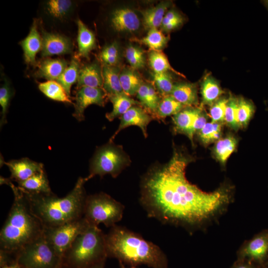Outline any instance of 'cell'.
<instances>
[{
	"mask_svg": "<svg viewBox=\"0 0 268 268\" xmlns=\"http://www.w3.org/2000/svg\"><path fill=\"white\" fill-rule=\"evenodd\" d=\"M90 225H92L82 216L58 227L44 228L43 233L63 260L65 252Z\"/></svg>",
	"mask_w": 268,
	"mask_h": 268,
	"instance_id": "cell-9",
	"label": "cell"
},
{
	"mask_svg": "<svg viewBox=\"0 0 268 268\" xmlns=\"http://www.w3.org/2000/svg\"><path fill=\"white\" fill-rule=\"evenodd\" d=\"M13 95L9 82L6 79L0 88V105L1 107L0 126L1 128L6 121V115L11 98Z\"/></svg>",
	"mask_w": 268,
	"mask_h": 268,
	"instance_id": "cell-38",
	"label": "cell"
},
{
	"mask_svg": "<svg viewBox=\"0 0 268 268\" xmlns=\"http://www.w3.org/2000/svg\"><path fill=\"white\" fill-rule=\"evenodd\" d=\"M68 65L67 62L64 59L46 58L37 64L38 69L34 76L47 80H56Z\"/></svg>",
	"mask_w": 268,
	"mask_h": 268,
	"instance_id": "cell-18",
	"label": "cell"
},
{
	"mask_svg": "<svg viewBox=\"0 0 268 268\" xmlns=\"http://www.w3.org/2000/svg\"><path fill=\"white\" fill-rule=\"evenodd\" d=\"M233 268H253L249 265L245 263L239 264L235 266Z\"/></svg>",
	"mask_w": 268,
	"mask_h": 268,
	"instance_id": "cell-50",
	"label": "cell"
},
{
	"mask_svg": "<svg viewBox=\"0 0 268 268\" xmlns=\"http://www.w3.org/2000/svg\"><path fill=\"white\" fill-rule=\"evenodd\" d=\"M76 6L75 1L69 0H49L44 3L46 15L54 20L63 21L72 13Z\"/></svg>",
	"mask_w": 268,
	"mask_h": 268,
	"instance_id": "cell-21",
	"label": "cell"
},
{
	"mask_svg": "<svg viewBox=\"0 0 268 268\" xmlns=\"http://www.w3.org/2000/svg\"><path fill=\"white\" fill-rule=\"evenodd\" d=\"M126 58L132 68L135 70L143 68L145 64V57L142 49L130 45L126 49Z\"/></svg>",
	"mask_w": 268,
	"mask_h": 268,
	"instance_id": "cell-39",
	"label": "cell"
},
{
	"mask_svg": "<svg viewBox=\"0 0 268 268\" xmlns=\"http://www.w3.org/2000/svg\"><path fill=\"white\" fill-rule=\"evenodd\" d=\"M148 112L139 106H134L120 117V123L117 131L110 139L113 142L118 133L124 129L131 126L138 127L142 131L145 137L147 136V127L153 119Z\"/></svg>",
	"mask_w": 268,
	"mask_h": 268,
	"instance_id": "cell-12",
	"label": "cell"
},
{
	"mask_svg": "<svg viewBox=\"0 0 268 268\" xmlns=\"http://www.w3.org/2000/svg\"><path fill=\"white\" fill-rule=\"evenodd\" d=\"M202 111L201 107H188L183 109L172 118L174 131L187 135L193 144L194 135L193 132V126L197 117Z\"/></svg>",
	"mask_w": 268,
	"mask_h": 268,
	"instance_id": "cell-16",
	"label": "cell"
},
{
	"mask_svg": "<svg viewBox=\"0 0 268 268\" xmlns=\"http://www.w3.org/2000/svg\"><path fill=\"white\" fill-rule=\"evenodd\" d=\"M4 164L7 166L10 172V178L17 183L28 179L44 169L42 163L27 157L4 162Z\"/></svg>",
	"mask_w": 268,
	"mask_h": 268,
	"instance_id": "cell-14",
	"label": "cell"
},
{
	"mask_svg": "<svg viewBox=\"0 0 268 268\" xmlns=\"http://www.w3.org/2000/svg\"><path fill=\"white\" fill-rule=\"evenodd\" d=\"M218 81L209 74L205 75L201 82V93L203 104L211 106L223 93Z\"/></svg>",
	"mask_w": 268,
	"mask_h": 268,
	"instance_id": "cell-27",
	"label": "cell"
},
{
	"mask_svg": "<svg viewBox=\"0 0 268 268\" xmlns=\"http://www.w3.org/2000/svg\"><path fill=\"white\" fill-rule=\"evenodd\" d=\"M110 23L119 32H134L140 27V20L136 13L127 7L117 8L111 14Z\"/></svg>",
	"mask_w": 268,
	"mask_h": 268,
	"instance_id": "cell-13",
	"label": "cell"
},
{
	"mask_svg": "<svg viewBox=\"0 0 268 268\" xmlns=\"http://www.w3.org/2000/svg\"><path fill=\"white\" fill-rule=\"evenodd\" d=\"M11 182H12V180L10 178H6L2 176H0V185L6 184L8 186Z\"/></svg>",
	"mask_w": 268,
	"mask_h": 268,
	"instance_id": "cell-49",
	"label": "cell"
},
{
	"mask_svg": "<svg viewBox=\"0 0 268 268\" xmlns=\"http://www.w3.org/2000/svg\"><path fill=\"white\" fill-rule=\"evenodd\" d=\"M80 68L77 59L72 58L61 75L56 80L62 86L70 97L71 86L77 81Z\"/></svg>",
	"mask_w": 268,
	"mask_h": 268,
	"instance_id": "cell-31",
	"label": "cell"
},
{
	"mask_svg": "<svg viewBox=\"0 0 268 268\" xmlns=\"http://www.w3.org/2000/svg\"><path fill=\"white\" fill-rule=\"evenodd\" d=\"M238 99L230 97L227 103L225 122L235 130L240 128L238 120Z\"/></svg>",
	"mask_w": 268,
	"mask_h": 268,
	"instance_id": "cell-41",
	"label": "cell"
},
{
	"mask_svg": "<svg viewBox=\"0 0 268 268\" xmlns=\"http://www.w3.org/2000/svg\"><path fill=\"white\" fill-rule=\"evenodd\" d=\"M17 183L18 188L25 194H46L52 193L44 169L28 179Z\"/></svg>",
	"mask_w": 268,
	"mask_h": 268,
	"instance_id": "cell-20",
	"label": "cell"
},
{
	"mask_svg": "<svg viewBox=\"0 0 268 268\" xmlns=\"http://www.w3.org/2000/svg\"><path fill=\"white\" fill-rule=\"evenodd\" d=\"M107 257L105 234L98 226L90 225L64 253L62 268H91Z\"/></svg>",
	"mask_w": 268,
	"mask_h": 268,
	"instance_id": "cell-5",
	"label": "cell"
},
{
	"mask_svg": "<svg viewBox=\"0 0 268 268\" xmlns=\"http://www.w3.org/2000/svg\"><path fill=\"white\" fill-rule=\"evenodd\" d=\"M148 85L149 84L143 82L136 93L139 102L143 107L145 106L146 103L148 92Z\"/></svg>",
	"mask_w": 268,
	"mask_h": 268,
	"instance_id": "cell-45",
	"label": "cell"
},
{
	"mask_svg": "<svg viewBox=\"0 0 268 268\" xmlns=\"http://www.w3.org/2000/svg\"><path fill=\"white\" fill-rule=\"evenodd\" d=\"M263 1H264L263 2L264 3V5H265V6L267 8L268 10V0H265Z\"/></svg>",
	"mask_w": 268,
	"mask_h": 268,
	"instance_id": "cell-52",
	"label": "cell"
},
{
	"mask_svg": "<svg viewBox=\"0 0 268 268\" xmlns=\"http://www.w3.org/2000/svg\"><path fill=\"white\" fill-rule=\"evenodd\" d=\"M128 158L121 146L109 142L98 148L90 162L88 180L96 175H111L116 177L128 163Z\"/></svg>",
	"mask_w": 268,
	"mask_h": 268,
	"instance_id": "cell-8",
	"label": "cell"
},
{
	"mask_svg": "<svg viewBox=\"0 0 268 268\" xmlns=\"http://www.w3.org/2000/svg\"><path fill=\"white\" fill-rule=\"evenodd\" d=\"M38 21L34 19L28 35L19 42L27 65L37 66L36 55L42 49V37L38 30Z\"/></svg>",
	"mask_w": 268,
	"mask_h": 268,
	"instance_id": "cell-15",
	"label": "cell"
},
{
	"mask_svg": "<svg viewBox=\"0 0 268 268\" xmlns=\"http://www.w3.org/2000/svg\"><path fill=\"white\" fill-rule=\"evenodd\" d=\"M170 95L185 106H197L199 103L197 86L194 83H175Z\"/></svg>",
	"mask_w": 268,
	"mask_h": 268,
	"instance_id": "cell-22",
	"label": "cell"
},
{
	"mask_svg": "<svg viewBox=\"0 0 268 268\" xmlns=\"http://www.w3.org/2000/svg\"><path fill=\"white\" fill-rule=\"evenodd\" d=\"M14 258L21 268H63L62 258L49 242L44 233L21 249Z\"/></svg>",
	"mask_w": 268,
	"mask_h": 268,
	"instance_id": "cell-6",
	"label": "cell"
},
{
	"mask_svg": "<svg viewBox=\"0 0 268 268\" xmlns=\"http://www.w3.org/2000/svg\"><path fill=\"white\" fill-rule=\"evenodd\" d=\"M103 76L102 88L107 96H110L124 93L120 79V71L116 66H103L102 68Z\"/></svg>",
	"mask_w": 268,
	"mask_h": 268,
	"instance_id": "cell-24",
	"label": "cell"
},
{
	"mask_svg": "<svg viewBox=\"0 0 268 268\" xmlns=\"http://www.w3.org/2000/svg\"><path fill=\"white\" fill-rule=\"evenodd\" d=\"M170 4V1H162L142 11V21L145 28L149 30L161 26L165 12Z\"/></svg>",
	"mask_w": 268,
	"mask_h": 268,
	"instance_id": "cell-25",
	"label": "cell"
},
{
	"mask_svg": "<svg viewBox=\"0 0 268 268\" xmlns=\"http://www.w3.org/2000/svg\"><path fill=\"white\" fill-rule=\"evenodd\" d=\"M14 200L0 232V251L14 257L23 247L40 237L44 227L32 213L23 193L11 182Z\"/></svg>",
	"mask_w": 268,
	"mask_h": 268,
	"instance_id": "cell-3",
	"label": "cell"
},
{
	"mask_svg": "<svg viewBox=\"0 0 268 268\" xmlns=\"http://www.w3.org/2000/svg\"><path fill=\"white\" fill-rule=\"evenodd\" d=\"M183 22V18L181 17L171 21L167 25L162 27V29L165 32H170L181 26Z\"/></svg>",
	"mask_w": 268,
	"mask_h": 268,
	"instance_id": "cell-47",
	"label": "cell"
},
{
	"mask_svg": "<svg viewBox=\"0 0 268 268\" xmlns=\"http://www.w3.org/2000/svg\"><path fill=\"white\" fill-rule=\"evenodd\" d=\"M106 96L102 88L82 86L76 89L72 116L79 122L83 121L85 109L92 104L104 106Z\"/></svg>",
	"mask_w": 268,
	"mask_h": 268,
	"instance_id": "cell-10",
	"label": "cell"
},
{
	"mask_svg": "<svg viewBox=\"0 0 268 268\" xmlns=\"http://www.w3.org/2000/svg\"><path fill=\"white\" fill-rule=\"evenodd\" d=\"M88 179L79 177L73 189L64 197L53 192L46 194H23L32 213L44 228H53L83 216L86 195L84 185Z\"/></svg>",
	"mask_w": 268,
	"mask_h": 268,
	"instance_id": "cell-2",
	"label": "cell"
},
{
	"mask_svg": "<svg viewBox=\"0 0 268 268\" xmlns=\"http://www.w3.org/2000/svg\"><path fill=\"white\" fill-rule=\"evenodd\" d=\"M120 82L123 90L129 96H133L143 83L138 73L133 68H125L120 74Z\"/></svg>",
	"mask_w": 268,
	"mask_h": 268,
	"instance_id": "cell-28",
	"label": "cell"
},
{
	"mask_svg": "<svg viewBox=\"0 0 268 268\" xmlns=\"http://www.w3.org/2000/svg\"><path fill=\"white\" fill-rule=\"evenodd\" d=\"M222 124L219 123H207L198 133L201 141L204 145H208L218 140L221 135Z\"/></svg>",
	"mask_w": 268,
	"mask_h": 268,
	"instance_id": "cell-35",
	"label": "cell"
},
{
	"mask_svg": "<svg viewBox=\"0 0 268 268\" xmlns=\"http://www.w3.org/2000/svg\"><path fill=\"white\" fill-rule=\"evenodd\" d=\"M189 161L175 150L169 162L154 166L142 178L140 202L148 216L192 226L213 216L229 202L226 188L207 193L189 182L186 177Z\"/></svg>",
	"mask_w": 268,
	"mask_h": 268,
	"instance_id": "cell-1",
	"label": "cell"
},
{
	"mask_svg": "<svg viewBox=\"0 0 268 268\" xmlns=\"http://www.w3.org/2000/svg\"><path fill=\"white\" fill-rule=\"evenodd\" d=\"M237 145V139L232 135H228L217 141L214 147V155L216 159L224 165L235 150Z\"/></svg>",
	"mask_w": 268,
	"mask_h": 268,
	"instance_id": "cell-30",
	"label": "cell"
},
{
	"mask_svg": "<svg viewBox=\"0 0 268 268\" xmlns=\"http://www.w3.org/2000/svg\"><path fill=\"white\" fill-rule=\"evenodd\" d=\"M105 244L107 257L117 259L120 263L167 268L166 255L158 246L125 228L112 227L105 234Z\"/></svg>",
	"mask_w": 268,
	"mask_h": 268,
	"instance_id": "cell-4",
	"label": "cell"
},
{
	"mask_svg": "<svg viewBox=\"0 0 268 268\" xmlns=\"http://www.w3.org/2000/svg\"><path fill=\"white\" fill-rule=\"evenodd\" d=\"M152 77L156 89L163 96L171 94L174 83L170 71L153 72Z\"/></svg>",
	"mask_w": 268,
	"mask_h": 268,
	"instance_id": "cell-37",
	"label": "cell"
},
{
	"mask_svg": "<svg viewBox=\"0 0 268 268\" xmlns=\"http://www.w3.org/2000/svg\"><path fill=\"white\" fill-rule=\"evenodd\" d=\"M169 40V37L165 36L156 28L149 29L146 35L138 40V42L145 45L151 50L160 51L164 48Z\"/></svg>",
	"mask_w": 268,
	"mask_h": 268,
	"instance_id": "cell-32",
	"label": "cell"
},
{
	"mask_svg": "<svg viewBox=\"0 0 268 268\" xmlns=\"http://www.w3.org/2000/svg\"><path fill=\"white\" fill-rule=\"evenodd\" d=\"M102 68L97 61L80 67L77 81L76 89L82 86L102 88Z\"/></svg>",
	"mask_w": 268,
	"mask_h": 268,
	"instance_id": "cell-17",
	"label": "cell"
},
{
	"mask_svg": "<svg viewBox=\"0 0 268 268\" xmlns=\"http://www.w3.org/2000/svg\"><path fill=\"white\" fill-rule=\"evenodd\" d=\"M105 262H106V261H102V262L95 265L94 266L92 267L91 268H104V266H105Z\"/></svg>",
	"mask_w": 268,
	"mask_h": 268,
	"instance_id": "cell-51",
	"label": "cell"
},
{
	"mask_svg": "<svg viewBox=\"0 0 268 268\" xmlns=\"http://www.w3.org/2000/svg\"><path fill=\"white\" fill-rule=\"evenodd\" d=\"M182 17L177 11L175 10H170L165 14L161 27H163L171 21Z\"/></svg>",
	"mask_w": 268,
	"mask_h": 268,
	"instance_id": "cell-46",
	"label": "cell"
},
{
	"mask_svg": "<svg viewBox=\"0 0 268 268\" xmlns=\"http://www.w3.org/2000/svg\"><path fill=\"white\" fill-rule=\"evenodd\" d=\"M108 98L113 105L112 110L105 115L109 121L121 117L133 106L140 104L139 102L132 98L124 92L110 96Z\"/></svg>",
	"mask_w": 268,
	"mask_h": 268,
	"instance_id": "cell-26",
	"label": "cell"
},
{
	"mask_svg": "<svg viewBox=\"0 0 268 268\" xmlns=\"http://www.w3.org/2000/svg\"><path fill=\"white\" fill-rule=\"evenodd\" d=\"M0 268H21V267L15 260H14L8 264L0 266Z\"/></svg>",
	"mask_w": 268,
	"mask_h": 268,
	"instance_id": "cell-48",
	"label": "cell"
},
{
	"mask_svg": "<svg viewBox=\"0 0 268 268\" xmlns=\"http://www.w3.org/2000/svg\"><path fill=\"white\" fill-rule=\"evenodd\" d=\"M255 111L254 104L243 98L238 99V120L240 128L247 126Z\"/></svg>",
	"mask_w": 268,
	"mask_h": 268,
	"instance_id": "cell-40",
	"label": "cell"
},
{
	"mask_svg": "<svg viewBox=\"0 0 268 268\" xmlns=\"http://www.w3.org/2000/svg\"><path fill=\"white\" fill-rule=\"evenodd\" d=\"M76 23L78 27L77 56L88 59L89 54L96 46L95 36L93 32L80 19H77Z\"/></svg>",
	"mask_w": 268,
	"mask_h": 268,
	"instance_id": "cell-23",
	"label": "cell"
},
{
	"mask_svg": "<svg viewBox=\"0 0 268 268\" xmlns=\"http://www.w3.org/2000/svg\"><path fill=\"white\" fill-rule=\"evenodd\" d=\"M160 101L158 94L153 86L149 84L148 92L146 104V111L156 115V111Z\"/></svg>",
	"mask_w": 268,
	"mask_h": 268,
	"instance_id": "cell-43",
	"label": "cell"
},
{
	"mask_svg": "<svg viewBox=\"0 0 268 268\" xmlns=\"http://www.w3.org/2000/svg\"><path fill=\"white\" fill-rule=\"evenodd\" d=\"M149 65L154 73H161L166 71H173L176 74L182 75L174 69L169 61L161 51L151 50L148 56Z\"/></svg>",
	"mask_w": 268,
	"mask_h": 268,
	"instance_id": "cell-34",
	"label": "cell"
},
{
	"mask_svg": "<svg viewBox=\"0 0 268 268\" xmlns=\"http://www.w3.org/2000/svg\"><path fill=\"white\" fill-rule=\"evenodd\" d=\"M39 89L48 98L59 102L72 103L62 86L56 80H47L38 84Z\"/></svg>",
	"mask_w": 268,
	"mask_h": 268,
	"instance_id": "cell-29",
	"label": "cell"
},
{
	"mask_svg": "<svg viewBox=\"0 0 268 268\" xmlns=\"http://www.w3.org/2000/svg\"><path fill=\"white\" fill-rule=\"evenodd\" d=\"M41 37V56L43 58L72 53V44L68 37L58 33L48 32L42 29Z\"/></svg>",
	"mask_w": 268,
	"mask_h": 268,
	"instance_id": "cell-11",
	"label": "cell"
},
{
	"mask_svg": "<svg viewBox=\"0 0 268 268\" xmlns=\"http://www.w3.org/2000/svg\"><path fill=\"white\" fill-rule=\"evenodd\" d=\"M207 116L202 111L197 117L193 126V132L195 134L198 133L207 123Z\"/></svg>",
	"mask_w": 268,
	"mask_h": 268,
	"instance_id": "cell-44",
	"label": "cell"
},
{
	"mask_svg": "<svg viewBox=\"0 0 268 268\" xmlns=\"http://www.w3.org/2000/svg\"><path fill=\"white\" fill-rule=\"evenodd\" d=\"M185 107L171 95L165 96L160 100L155 116L165 118L169 116H174L184 109Z\"/></svg>",
	"mask_w": 268,
	"mask_h": 268,
	"instance_id": "cell-33",
	"label": "cell"
},
{
	"mask_svg": "<svg viewBox=\"0 0 268 268\" xmlns=\"http://www.w3.org/2000/svg\"><path fill=\"white\" fill-rule=\"evenodd\" d=\"M124 206L109 195L100 193L87 196L83 217L92 225L113 227L123 217Z\"/></svg>",
	"mask_w": 268,
	"mask_h": 268,
	"instance_id": "cell-7",
	"label": "cell"
},
{
	"mask_svg": "<svg viewBox=\"0 0 268 268\" xmlns=\"http://www.w3.org/2000/svg\"><path fill=\"white\" fill-rule=\"evenodd\" d=\"M268 253V233L257 236L246 243L240 252L242 258L261 261Z\"/></svg>",
	"mask_w": 268,
	"mask_h": 268,
	"instance_id": "cell-19",
	"label": "cell"
},
{
	"mask_svg": "<svg viewBox=\"0 0 268 268\" xmlns=\"http://www.w3.org/2000/svg\"><path fill=\"white\" fill-rule=\"evenodd\" d=\"M228 98H220L209 109V117L212 122L222 123L225 122V114Z\"/></svg>",
	"mask_w": 268,
	"mask_h": 268,
	"instance_id": "cell-42",
	"label": "cell"
},
{
	"mask_svg": "<svg viewBox=\"0 0 268 268\" xmlns=\"http://www.w3.org/2000/svg\"><path fill=\"white\" fill-rule=\"evenodd\" d=\"M120 265H121V268H126L124 267L123 264L120 263ZM131 268H137L135 266H132Z\"/></svg>",
	"mask_w": 268,
	"mask_h": 268,
	"instance_id": "cell-53",
	"label": "cell"
},
{
	"mask_svg": "<svg viewBox=\"0 0 268 268\" xmlns=\"http://www.w3.org/2000/svg\"><path fill=\"white\" fill-rule=\"evenodd\" d=\"M99 59L103 66L115 67L120 59L118 44L114 41L105 46L99 54Z\"/></svg>",
	"mask_w": 268,
	"mask_h": 268,
	"instance_id": "cell-36",
	"label": "cell"
}]
</instances>
